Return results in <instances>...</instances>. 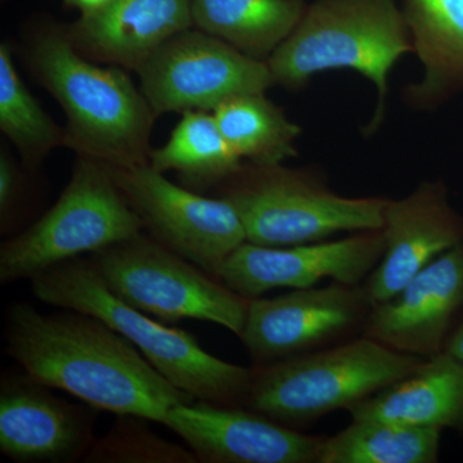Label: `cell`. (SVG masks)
Instances as JSON below:
<instances>
[{
    "instance_id": "9",
    "label": "cell",
    "mask_w": 463,
    "mask_h": 463,
    "mask_svg": "<svg viewBox=\"0 0 463 463\" xmlns=\"http://www.w3.org/2000/svg\"><path fill=\"white\" fill-rule=\"evenodd\" d=\"M152 111L213 112L224 102L274 87L267 61L191 27L164 43L136 70Z\"/></svg>"
},
{
    "instance_id": "13",
    "label": "cell",
    "mask_w": 463,
    "mask_h": 463,
    "mask_svg": "<svg viewBox=\"0 0 463 463\" xmlns=\"http://www.w3.org/2000/svg\"><path fill=\"white\" fill-rule=\"evenodd\" d=\"M163 425L203 462L318 463L325 440L285 428L255 411L203 401L175 405Z\"/></svg>"
},
{
    "instance_id": "18",
    "label": "cell",
    "mask_w": 463,
    "mask_h": 463,
    "mask_svg": "<svg viewBox=\"0 0 463 463\" xmlns=\"http://www.w3.org/2000/svg\"><path fill=\"white\" fill-rule=\"evenodd\" d=\"M353 421L463 431V364L443 350L416 370L349 408Z\"/></svg>"
},
{
    "instance_id": "8",
    "label": "cell",
    "mask_w": 463,
    "mask_h": 463,
    "mask_svg": "<svg viewBox=\"0 0 463 463\" xmlns=\"http://www.w3.org/2000/svg\"><path fill=\"white\" fill-rule=\"evenodd\" d=\"M93 265L116 297L146 315L243 330L249 298L143 232L94 254Z\"/></svg>"
},
{
    "instance_id": "27",
    "label": "cell",
    "mask_w": 463,
    "mask_h": 463,
    "mask_svg": "<svg viewBox=\"0 0 463 463\" xmlns=\"http://www.w3.org/2000/svg\"><path fill=\"white\" fill-rule=\"evenodd\" d=\"M67 8L75 9L80 16H90L109 5L111 0H61Z\"/></svg>"
},
{
    "instance_id": "17",
    "label": "cell",
    "mask_w": 463,
    "mask_h": 463,
    "mask_svg": "<svg viewBox=\"0 0 463 463\" xmlns=\"http://www.w3.org/2000/svg\"><path fill=\"white\" fill-rule=\"evenodd\" d=\"M90 428L72 405L33 379L3 383L0 450L18 462H60L88 446Z\"/></svg>"
},
{
    "instance_id": "2",
    "label": "cell",
    "mask_w": 463,
    "mask_h": 463,
    "mask_svg": "<svg viewBox=\"0 0 463 463\" xmlns=\"http://www.w3.org/2000/svg\"><path fill=\"white\" fill-rule=\"evenodd\" d=\"M26 42L30 72L65 114V147L109 167L147 165L157 118L128 70L84 57L66 25L47 18Z\"/></svg>"
},
{
    "instance_id": "19",
    "label": "cell",
    "mask_w": 463,
    "mask_h": 463,
    "mask_svg": "<svg viewBox=\"0 0 463 463\" xmlns=\"http://www.w3.org/2000/svg\"><path fill=\"white\" fill-rule=\"evenodd\" d=\"M401 7L423 66L421 80L405 85L403 99L430 111L463 91V0H402Z\"/></svg>"
},
{
    "instance_id": "1",
    "label": "cell",
    "mask_w": 463,
    "mask_h": 463,
    "mask_svg": "<svg viewBox=\"0 0 463 463\" xmlns=\"http://www.w3.org/2000/svg\"><path fill=\"white\" fill-rule=\"evenodd\" d=\"M7 344L30 379L97 410L163 423L175 405L196 402L118 332L83 313L48 316L16 304L9 310Z\"/></svg>"
},
{
    "instance_id": "28",
    "label": "cell",
    "mask_w": 463,
    "mask_h": 463,
    "mask_svg": "<svg viewBox=\"0 0 463 463\" xmlns=\"http://www.w3.org/2000/svg\"><path fill=\"white\" fill-rule=\"evenodd\" d=\"M446 352L455 356L463 364V321L448 340Z\"/></svg>"
},
{
    "instance_id": "23",
    "label": "cell",
    "mask_w": 463,
    "mask_h": 463,
    "mask_svg": "<svg viewBox=\"0 0 463 463\" xmlns=\"http://www.w3.org/2000/svg\"><path fill=\"white\" fill-rule=\"evenodd\" d=\"M440 430L383 421H353L323 440L318 463H434Z\"/></svg>"
},
{
    "instance_id": "12",
    "label": "cell",
    "mask_w": 463,
    "mask_h": 463,
    "mask_svg": "<svg viewBox=\"0 0 463 463\" xmlns=\"http://www.w3.org/2000/svg\"><path fill=\"white\" fill-rule=\"evenodd\" d=\"M373 306L364 286L334 282L249 301L240 337L258 362L301 354L345 334L367 319Z\"/></svg>"
},
{
    "instance_id": "15",
    "label": "cell",
    "mask_w": 463,
    "mask_h": 463,
    "mask_svg": "<svg viewBox=\"0 0 463 463\" xmlns=\"http://www.w3.org/2000/svg\"><path fill=\"white\" fill-rule=\"evenodd\" d=\"M463 310V241L435 258L394 298L371 309L365 336L429 358L446 350Z\"/></svg>"
},
{
    "instance_id": "14",
    "label": "cell",
    "mask_w": 463,
    "mask_h": 463,
    "mask_svg": "<svg viewBox=\"0 0 463 463\" xmlns=\"http://www.w3.org/2000/svg\"><path fill=\"white\" fill-rule=\"evenodd\" d=\"M383 250L364 288L371 306L385 303L439 255L463 241V218L448 200L443 182H423L383 210Z\"/></svg>"
},
{
    "instance_id": "5",
    "label": "cell",
    "mask_w": 463,
    "mask_h": 463,
    "mask_svg": "<svg viewBox=\"0 0 463 463\" xmlns=\"http://www.w3.org/2000/svg\"><path fill=\"white\" fill-rule=\"evenodd\" d=\"M239 213L248 242L286 248L327 240L340 232L383 228V197H344L310 169L243 163L216 187Z\"/></svg>"
},
{
    "instance_id": "10",
    "label": "cell",
    "mask_w": 463,
    "mask_h": 463,
    "mask_svg": "<svg viewBox=\"0 0 463 463\" xmlns=\"http://www.w3.org/2000/svg\"><path fill=\"white\" fill-rule=\"evenodd\" d=\"M106 167L149 236L215 279L227 259L248 242L239 213L227 200L174 184L149 164Z\"/></svg>"
},
{
    "instance_id": "24",
    "label": "cell",
    "mask_w": 463,
    "mask_h": 463,
    "mask_svg": "<svg viewBox=\"0 0 463 463\" xmlns=\"http://www.w3.org/2000/svg\"><path fill=\"white\" fill-rule=\"evenodd\" d=\"M0 130L30 172H35L54 149L65 147V130L24 83L7 43L0 45Z\"/></svg>"
},
{
    "instance_id": "22",
    "label": "cell",
    "mask_w": 463,
    "mask_h": 463,
    "mask_svg": "<svg viewBox=\"0 0 463 463\" xmlns=\"http://www.w3.org/2000/svg\"><path fill=\"white\" fill-rule=\"evenodd\" d=\"M213 115L225 141L243 163L276 165L298 156L300 125L289 120L285 109L268 99L264 91L234 97Z\"/></svg>"
},
{
    "instance_id": "20",
    "label": "cell",
    "mask_w": 463,
    "mask_h": 463,
    "mask_svg": "<svg viewBox=\"0 0 463 463\" xmlns=\"http://www.w3.org/2000/svg\"><path fill=\"white\" fill-rule=\"evenodd\" d=\"M307 0H191L194 27L267 61L297 27Z\"/></svg>"
},
{
    "instance_id": "25",
    "label": "cell",
    "mask_w": 463,
    "mask_h": 463,
    "mask_svg": "<svg viewBox=\"0 0 463 463\" xmlns=\"http://www.w3.org/2000/svg\"><path fill=\"white\" fill-rule=\"evenodd\" d=\"M121 420L105 438L91 448L90 462H197L192 450L164 440L137 422L138 417L120 416Z\"/></svg>"
},
{
    "instance_id": "6",
    "label": "cell",
    "mask_w": 463,
    "mask_h": 463,
    "mask_svg": "<svg viewBox=\"0 0 463 463\" xmlns=\"http://www.w3.org/2000/svg\"><path fill=\"white\" fill-rule=\"evenodd\" d=\"M423 359L364 336L252 371L245 401L255 412L279 423L310 421L334 411L349 410L403 379Z\"/></svg>"
},
{
    "instance_id": "16",
    "label": "cell",
    "mask_w": 463,
    "mask_h": 463,
    "mask_svg": "<svg viewBox=\"0 0 463 463\" xmlns=\"http://www.w3.org/2000/svg\"><path fill=\"white\" fill-rule=\"evenodd\" d=\"M191 27V0H111L66 30L84 57L136 72L164 43Z\"/></svg>"
},
{
    "instance_id": "4",
    "label": "cell",
    "mask_w": 463,
    "mask_h": 463,
    "mask_svg": "<svg viewBox=\"0 0 463 463\" xmlns=\"http://www.w3.org/2000/svg\"><path fill=\"white\" fill-rule=\"evenodd\" d=\"M50 306L99 319L132 343L175 388L196 401L231 405L248 394L252 371L207 353L188 332L167 327L116 297L93 263L58 264L32 279Z\"/></svg>"
},
{
    "instance_id": "21",
    "label": "cell",
    "mask_w": 463,
    "mask_h": 463,
    "mask_svg": "<svg viewBox=\"0 0 463 463\" xmlns=\"http://www.w3.org/2000/svg\"><path fill=\"white\" fill-rule=\"evenodd\" d=\"M225 141L213 112L188 111L160 148L152 149L149 165L160 173L178 174L194 192L216 188L242 165Z\"/></svg>"
},
{
    "instance_id": "3",
    "label": "cell",
    "mask_w": 463,
    "mask_h": 463,
    "mask_svg": "<svg viewBox=\"0 0 463 463\" xmlns=\"http://www.w3.org/2000/svg\"><path fill=\"white\" fill-rule=\"evenodd\" d=\"M412 39L398 0H313L286 41L268 58L274 87L300 90L315 76L349 69L376 88V109L364 136L385 120L389 78Z\"/></svg>"
},
{
    "instance_id": "7",
    "label": "cell",
    "mask_w": 463,
    "mask_h": 463,
    "mask_svg": "<svg viewBox=\"0 0 463 463\" xmlns=\"http://www.w3.org/2000/svg\"><path fill=\"white\" fill-rule=\"evenodd\" d=\"M143 223L108 167L78 157L60 199L32 227L0 248L3 283L30 279L142 233Z\"/></svg>"
},
{
    "instance_id": "11",
    "label": "cell",
    "mask_w": 463,
    "mask_h": 463,
    "mask_svg": "<svg viewBox=\"0 0 463 463\" xmlns=\"http://www.w3.org/2000/svg\"><path fill=\"white\" fill-rule=\"evenodd\" d=\"M383 250L381 230L286 248L245 242L227 259L219 279L249 300L274 288H313L325 279L359 286L380 263Z\"/></svg>"
},
{
    "instance_id": "26",
    "label": "cell",
    "mask_w": 463,
    "mask_h": 463,
    "mask_svg": "<svg viewBox=\"0 0 463 463\" xmlns=\"http://www.w3.org/2000/svg\"><path fill=\"white\" fill-rule=\"evenodd\" d=\"M24 188H25V183H24L23 172L11 155L2 148L0 152V222H2L3 232L14 221L12 218L17 206L20 205Z\"/></svg>"
}]
</instances>
